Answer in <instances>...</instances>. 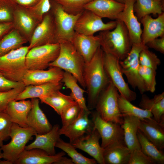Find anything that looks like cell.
Listing matches in <instances>:
<instances>
[{
    "mask_svg": "<svg viewBox=\"0 0 164 164\" xmlns=\"http://www.w3.org/2000/svg\"><path fill=\"white\" fill-rule=\"evenodd\" d=\"M104 56L100 46L91 60L85 64L83 77L89 110L95 108L101 93L110 83L104 67Z\"/></svg>",
    "mask_w": 164,
    "mask_h": 164,
    "instance_id": "cell-1",
    "label": "cell"
},
{
    "mask_svg": "<svg viewBox=\"0 0 164 164\" xmlns=\"http://www.w3.org/2000/svg\"><path fill=\"white\" fill-rule=\"evenodd\" d=\"M116 20V26L113 30L101 31L98 36L100 47L104 52L122 60L128 54L132 44L124 24L121 20Z\"/></svg>",
    "mask_w": 164,
    "mask_h": 164,
    "instance_id": "cell-2",
    "label": "cell"
},
{
    "mask_svg": "<svg viewBox=\"0 0 164 164\" xmlns=\"http://www.w3.org/2000/svg\"><path fill=\"white\" fill-rule=\"evenodd\" d=\"M59 43L60 49L58 56L49 64V67H56L70 73L85 89L83 73L85 62L84 59L71 42L65 41Z\"/></svg>",
    "mask_w": 164,
    "mask_h": 164,
    "instance_id": "cell-3",
    "label": "cell"
},
{
    "mask_svg": "<svg viewBox=\"0 0 164 164\" xmlns=\"http://www.w3.org/2000/svg\"><path fill=\"white\" fill-rule=\"evenodd\" d=\"M28 46H22L0 56V73L8 80L22 82L28 70L26 63Z\"/></svg>",
    "mask_w": 164,
    "mask_h": 164,
    "instance_id": "cell-4",
    "label": "cell"
},
{
    "mask_svg": "<svg viewBox=\"0 0 164 164\" xmlns=\"http://www.w3.org/2000/svg\"><path fill=\"white\" fill-rule=\"evenodd\" d=\"M119 95L117 88L110 82L101 93L95 108L104 120L121 125L123 123L124 119L118 106Z\"/></svg>",
    "mask_w": 164,
    "mask_h": 164,
    "instance_id": "cell-5",
    "label": "cell"
},
{
    "mask_svg": "<svg viewBox=\"0 0 164 164\" xmlns=\"http://www.w3.org/2000/svg\"><path fill=\"white\" fill-rule=\"evenodd\" d=\"M36 134V131L31 127H22L13 123L9 134L11 140L9 143L3 145L1 147L2 158L14 164L25 149L27 143Z\"/></svg>",
    "mask_w": 164,
    "mask_h": 164,
    "instance_id": "cell-6",
    "label": "cell"
},
{
    "mask_svg": "<svg viewBox=\"0 0 164 164\" xmlns=\"http://www.w3.org/2000/svg\"><path fill=\"white\" fill-rule=\"evenodd\" d=\"M50 11L55 25L56 43L65 41L71 42L75 33V24L81 13L75 15L69 14L58 3L52 0H50Z\"/></svg>",
    "mask_w": 164,
    "mask_h": 164,
    "instance_id": "cell-7",
    "label": "cell"
},
{
    "mask_svg": "<svg viewBox=\"0 0 164 164\" xmlns=\"http://www.w3.org/2000/svg\"><path fill=\"white\" fill-rule=\"evenodd\" d=\"M145 45L142 43L133 44L127 57L120 60L122 71L128 83L133 89L137 88L142 94L147 91L139 73V56Z\"/></svg>",
    "mask_w": 164,
    "mask_h": 164,
    "instance_id": "cell-8",
    "label": "cell"
},
{
    "mask_svg": "<svg viewBox=\"0 0 164 164\" xmlns=\"http://www.w3.org/2000/svg\"><path fill=\"white\" fill-rule=\"evenodd\" d=\"M59 43L48 44L30 49L26 58L28 70H44L57 58L60 51Z\"/></svg>",
    "mask_w": 164,
    "mask_h": 164,
    "instance_id": "cell-9",
    "label": "cell"
},
{
    "mask_svg": "<svg viewBox=\"0 0 164 164\" xmlns=\"http://www.w3.org/2000/svg\"><path fill=\"white\" fill-rule=\"evenodd\" d=\"M104 67L110 82L117 88L120 95L130 102L135 101L136 94L125 80L120 60L112 55L104 53Z\"/></svg>",
    "mask_w": 164,
    "mask_h": 164,
    "instance_id": "cell-10",
    "label": "cell"
},
{
    "mask_svg": "<svg viewBox=\"0 0 164 164\" xmlns=\"http://www.w3.org/2000/svg\"><path fill=\"white\" fill-rule=\"evenodd\" d=\"M91 114L94 128L100 135L101 139V145L103 149L116 142L125 143L124 131L120 125L104 120L96 111Z\"/></svg>",
    "mask_w": 164,
    "mask_h": 164,
    "instance_id": "cell-11",
    "label": "cell"
},
{
    "mask_svg": "<svg viewBox=\"0 0 164 164\" xmlns=\"http://www.w3.org/2000/svg\"><path fill=\"white\" fill-rule=\"evenodd\" d=\"M116 20L105 23L102 18L94 12L85 9L77 19L74 30L78 33L92 36L98 31L111 30L116 27Z\"/></svg>",
    "mask_w": 164,
    "mask_h": 164,
    "instance_id": "cell-12",
    "label": "cell"
},
{
    "mask_svg": "<svg viewBox=\"0 0 164 164\" xmlns=\"http://www.w3.org/2000/svg\"><path fill=\"white\" fill-rule=\"evenodd\" d=\"M29 42V50L38 46L56 43L55 25L50 10L43 15L42 20L35 29Z\"/></svg>",
    "mask_w": 164,
    "mask_h": 164,
    "instance_id": "cell-13",
    "label": "cell"
},
{
    "mask_svg": "<svg viewBox=\"0 0 164 164\" xmlns=\"http://www.w3.org/2000/svg\"><path fill=\"white\" fill-rule=\"evenodd\" d=\"M90 110L81 109L77 118L73 122L59 130L60 135H64L72 143L76 140L91 132L94 128L92 120L90 119Z\"/></svg>",
    "mask_w": 164,
    "mask_h": 164,
    "instance_id": "cell-14",
    "label": "cell"
},
{
    "mask_svg": "<svg viewBox=\"0 0 164 164\" xmlns=\"http://www.w3.org/2000/svg\"><path fill=\"white\" fill-rule=\"evenodd\" d=\"M39 21L28 9L18 5L15 7L12 23L14 28L29 42Z\"/></svg>",
    "mask_w": 164,
    "mask_h": 164,
    "instance_id": "cell-15",
    "label": "cell"
},
{
    "mask_svg": "<svg viewBox=\"0 0 164 164\" xmlns=\"http://www.w3.org/2000/svg\"><path fill=\"white\" fill-rule=\"evenodd\" d=\"M100 138L99 132L94 128L91 132L72 144L76 149H80L88 153L97 163L105 164L103 155L104 149L99 143Z\"/></svg>",
    "mask_w": 164,
    "mask_h": 164,
    "instance_id": "cell-16",
    "label": "cell"
},
{
    "mask_svg": "<svg viewBox=\"0 0 164 164\" xmlns=\"http://www.w3.org/2000/svg\"><path fill=\"white\" fill-rule=\"evenodd\" d=\"M135 2V0H125L124 9L118 14L116 19L122 21L126 26L132 45L142 43V32L141 23L134 14Z\"/></svg>",
    "mask_w": 164,
    "mask_h": 164,
    "instance_id": "cell-17",
    "label": "cell"
},
{
    "mask_svg": "<svg viewBox=\"0 0 164 164\" xmlns=\"http://www.w3.org/2000/svg\"><path fill=\"white\" fill-rule=\"evenodd\" d=\"M164 117L159 122L152 117L140 120L138 129L158 149H164Z\"/></svg>",
    "mask_w": 164,
    "mask_h": 164,
    "instance_id": "cell-18",
    "label": "cell"
},
{
    "mask_svg": "<svg viewBox=\"0 0 164 164\" xmlns=\"http://www.w3.org/2000/svg\"><path fill=\"white\" fill-rule=\"evenodd\" d=\"M63 73L61 69L55 67H50L47 70H28L23 77L22 82L27 86L60 82Z\"/></svg>",
    "mask_w": 164,
    "mask_h": 164,
    "instance_id": "cell-19",
    "label": "cell"
},
{
    "mask_svg": "<svg viewBox=\"0 0 164 164\" xmlns=\"http://www.w3.org/2000/svg\"><path fill=\"white\" fill-rule=\"evenodd\" d=\"M124 6V4L115 0H92L86 4L84 8L101 18H106L116 20Z\"/></svg>",
    "mask_w": 164,
    "mask_h": 164,
    "instance_id": "cell-20",
    "label": "cell"
},
{
    "mask_svg": "<svg viewBox=\"0 0 164 164\" xmlns=\"http://www.w3.org/2000/svg\"><path fill=\"white\" fill-rule=\"evenodd\" d=\"M65 155L63 151L50 155L40 149H25L14 164H56Z\"/></svg>",
    "mask_w": 164,
    "mask_h": 164,
    "instance_id": "cell-21",
    "label": "cell"
},
{
    "mask_svg": "<svg viewBox=\"0 0 164 164\" xmlns=\"http://www.w3.org/2000/svg\"><path fill=\"white\" fill-rule=\"evenodd\" d=\"M71 42L85 63L91 60L100 46L98 35H87L76 32Z\"/></svg>",
    "mask_w": 164,
    "mask_h": 164,
    "instance_id": "cell-22",
    "label": "cell"
},
{
    "mask_svg": "<svg viewBox=\"0 0 164 164\" xmlns=\"http://www.w3.org/2000/svg\"><path fill=\"white\" fill-rule=\"evenodd\" d=\"M158 15L155 19L146 15L140 20L143 27L141 40L144 45L155 38L164 36V12Z\"/></svg>",
    "mask_w": 164,
    "mask_h": 164,
    "instance_id": "cell-23",
    "label": "cell"
},
{
    "mask_svg": "<svg viewBox=\"0 0 164 164\" xmlns=\"http://www.w3.org/2000/svg\"><path fill=\"white\" fill-rule=\"evenodd\" d=\"M60 128L59 125L56 124L53 126L50 131L46 133L36 134L35 140L26 146L25 149H38L44 150L50 155H55L56 144L60 135L59 132Z\"/></svg>",
    "mask_w": 164,
    "mask_h": 164,
    "instance_id": "cell-24",
    "label": "cell"
},
{
    "mask_svg": "<svg viewBox=\"0 0 164 164\" xmlns=\"http://www.w3.org/2000/svg\"><path fill=\"white\" fill-rule=\"evenodd\" d=\"M32 107L27 117L28 127L34 129L37 133L42 134L51 130L53 126L39 106V99L31 98Z\"/></svg>",
    "mask_w": 164,
    "mask_h": 164,
    "instance_id": "cell-25",
    "label": "cell"
},
{
    "mask_svg": "<svg viewBox=\"0 0 164 164\" xmlns=\"http://www.w3.org/2000/svg\"><path fill=\"white\" fill-rule=\"evenodd\" d=\"M19 101H10L4 111L9 115L13 123L22 127H28L27 119L32 107V102L25 99Z\"/></svg>",
    "mask_w": 164,
    "mask_h": 164,
    "instance_id": "cell-26",
    "label": "cell"
},
{
    "mask_svg": "<svg viewBox=\"0 0 164 164\" xmlns=\"http://www.w3.org/2000/svg\"><path fill=\"white\" fill-rule=\"evenodd\" d=\"M131 152L125 143L116 142L104 149L105 164H128Z\"/></svg>",
    "mask_w": 164,
    "mask_h": 164,
    "instance_id": "cell-27",
    "label": "cell"
},
{
    "mask_svg": "<svg viewBox=\"0 0 164 164\" xmlns=\"http://www.w3.org/2000/svg\"><path fill=\"white\" fill-rule=\"evenodd\" d=\"M61 82H49L37 85L26 86L24 90L15 99L16 101L28 98H39L46 96L62 87Z\"/></svg>",
    "mask_w": 164,
    "mask_h": 164,
    "instance_id": "cell-28",
    "label": "cell"
},
{
    "mask_svg": "<svg viewBox=\"0 0 164 164\" xmlns=\"http://www.w3.org/2000/svg\"><path fill=\"white\" fill-rule=\"evenodd\" d=\"M122 115L123 123L121 126L124 131L126 145L131 152L135 149L141 150L137 134L140 119L133 116Z\"/></svg>",
    "mask_w": 164,
    "mask_h": 164,
    "instance_id": "cell-29",
    "label": "cell"
},
{
    "mask_svg": "<svg viewBox=\"0 0 164 164\" xmlns=\"http://www.w3.org/2000/svg\"><path fill=\"white\" fill-rule=\"evenodd\" d=\"M164 0H135L134 12L138 19L140 20L146 15H156L164 12Z\"/></svg>",
    "mask_w": 164,
    "mask_h": 164,
    "instance_id": "cell-30",
    "label": "cell"
},
{
    "mask_svg": "<svg viewBox=\"0 0 164 164\" xmlns=\"http://www.w3.org/2000/svg\"><path fill=\"white\" fill-rule=\"evenodd\" d=\"M139 106L141 108L149 110L153 118L159 122L162 117L164 116V92L155 95L152 98L142 94Z\"/></svg>",
    "mask_w": 164,
    "mask_h": 164,
    "instance_id": "cell-31",
    "label": "cell"
},
{
    "mask_svg": "<svg viewBox=\"0 0 164 164\" xmlns=\"http://www.w3.org/2000/svg\"><path fill=\"white\" fill-rule=\"evenodd\" d=\"M61 82L71 91L70 96L79 105L81 109L89 110L86 104L84 94L86 91L82 88L77 84V79L70 73L64 72Z\"/></svg>",
    "mask_w": 164,
    "mask_h": 164,
    "instance_id": "cell-32",
    "label": "cell"
},
{
    "mask_svg": "<svg viewBox=\"0 0 164 164\" xmlns=\"http://www.w3.org/2000/svg\"><path fill=\"white\" fill-rule=\"evenodd\" d=\"M28 42L17 30L13 29L0 39V56L21 47Z\"/></svg>",
    "mask_w": 164,
    "mask_h": 164,
    "instance_id": "cell-33",
    "label": "cell"
},
{
    "mask_svg": "<svg viewBox=\"0 0 164 164\" xmlns=\"http://www.w3.org/2000/svg\"><path fill=\"white\" fill-rule=\"evenodd\" d=\"M42 103L52 108L60 115L62 111L68 106L77 103L70 95H65L60 90L54 91L48 96L39 98Z\"/></svg>",
    "mask_w": 164,
    "mask_h": 164,
    "instance_id": "cell-34",
    "label": "cell"
},
{
    "mask_svg": "<svg viewBox=\"0 0 164 164\" xmlns=\"http://www.w3.org/2000/svg\"><path fill=\"white\" fill-rule=\"evenodd\" d=\"M137 134L141 151L155 161L157 164H164V153L163 151L158 149L139 129Z\"/></svg>",
    "mask_w": 164,
    "mask_h": 164,
    "instance_id": "cell-35",
    "label": "cell"
},
{
    "mask_svg": "<svg viewBox=\"0 0 164 164\" xmlns=\"http://www.w3.org/2000/svg\"><path fill=\"white\" fill-rule=\"evenodd\" d=\"M118 104L119 111L122 115L136 117L140 120L153 117L149 110L134 106L120 95L118 97Z\"/></svg>",
    "mask_w": 164,
    "mask_h": 164,
    "instance_id": "cell-36",
    "label": "cell"
},
{
    "mask_svg": "<svg viewBox=\"0 0 164 164\" xmlns=\"http://www.w3.org/2000/svg\"><path fill=\"white\" fill-rule=\"evenodd\" d=\"M67 154L75 164H96V161L94 159L87 158L76 149V148L72 143L64 142L60 138L58 139L55 145Z\"/></svg>",
    "mask_w": 164,
    "mask_h": 164,
    "instance_id": "cell-37",
    "label": "cell"
},
{
    "mask_svg": "<svg viewBox=\"0 0 164 164\" xmlns=\"http://www.w3.org/2000/svg\"><path fill=\"white\" fill-rule=\"evenodd\" d=\"M59 4L67 13L73 15L81 13L85 5L92 0H52Z\"/></svg>",
    "mask_w": 164,
    "mask_h": 164,
    "instance_id": "cell-38",
    "label": "cell"
},
{
    "mask_svg": "<svg viewBox=\"0 0 164 164\" xmlns=\"http://www.w3.org/2000/svg\"><path fill=\"white\" fill-rule=\"evenodd\" d=\"M139 61L140 65L156 70L161 63L160 60L157 56L150 51L146 45L140 52Z\"/></svg>",
    "mask_w": 164,
    "mask_h": 164,
    "instance_id": "cell-39",
    "label": "cell"
},
{
    "mask_svg": "<svg viewBox=\"0 0 164 164\" xmlns=\"http://www.w3.org/2000/svg\"><path fill=\"white\" fill-rule=\"evenodd\" d=\"M139 71L147 91L154 93L156 84V70L140 65Z\"/></svg>",
    "mask_w": 164,
    "mask_h": 164,
    "instance_id": "cell-40",
    "label": "cell"
},
{
    "mask_svg": "<svg viewBox=\"0 0 164 164\" xmlns=\"http://www.w3.org/2000/svg\"><path fill=\"white\" fill-rule=\"evenodd\" d=\"M16 6L10 0H0V22H12Z\"/></svg>",
    "mask_w": 164,
    "mask_h": 164,
    "instance_id": "cell-41",
    "label": "cell"
},
{
    "mask_svg": "<svg viewBox=\"0 0 164 164\" xmlns=\"http://www.w3.org/2000/svg\"><path fill=\"white\" fill-rule=\"evenodd\" d=\"M81 110L77 103L71 105L63 110L60 115L62 127H66L74 121L78 116Z\"/></svg>",
    "mask_w": 164,
    "mask_h": 164,
    "instance_id": "cell-42",
    "label": "cell"
},
{
    "mask_svg": "<svg viewBox=\"0 0 164 164\" xmlns=\"http://www.w3.org/2000/svg\"><path fill=\"white\" fill-rule=\"evenodd\" d=\"M24 84L5 92H0V111H4L9 102L15 100L25 89Z\"/></svg>",
    "mask_w": 164,
    "mask_h": 164,
    "instance_id": "cell-43",
    "label": "cell"
},
{
    "mask_svg": "<svg viewBox=\"0 0 164 164\" xmlns=\"http://www.w3.org/2000/svg\"><path fill=\"white\" fill-rule=\"evenodd\" d=\"M12 123L7 113L4 111H0V138L3 141L9 137Z\"/></svg>",
    "mask_w": 164,
    "mask_h": 164,
    "instance_id": "cell-44",
    "label": "cell"
},
{
    "mask_svg": "<svg viewBox=\"0 0 164 164\" xmlns=\"http://www.w3.org/2000/svg\"><path fill=\"white\" fill-rule=\"evenodd\" d=\"M51 6L50 0H40L34 7L28 9L34 16L41 22L43 15L50 10Z\"/></svg>",
    "mask_w": 164,
    "mask_h": 164,
    "instance_id": "cell-45",
    "label": "cell"
},
{
    "mask_svg": "<svg viewBox=\"0 0 164 164\" xmlns=\"http://www.w3.org/2000/svg\"><path fill=\"white\" fill-rule=\"evenodd\" d=\"M154 160L145 154L140 150L135 149L131 152L128 164H156Z\"/></svg>",
    "mask_w": 164,
    "mask_h": 164,
    "instance_id": "cell-46",
    "label": "cell"
},
{
    "mask_svg": "<svg viewBox=\"0 0 164 164\" xmlns=\"http://www.w3.org/2000/svg\"><path fill=\"white\" fill-rule=\"evenodd\" d=\"M24 84L22 82L10 80L0 73V92H5Z\"/></svg>",
    "mask_w": 164,
    "mask_h": 164,
    "instance_id": "cell-47",
    "label": "cell"
},
{
    "mask_svg": "<svg viewBox=\"0 0 164 164\" xmlns=\"http://www.w3.org/2000/svg\"><path fill=\"white\" fill-rule=\"evenodd\" d=\"M145 45L149 48H152L162 54H164V36L152 40L148 42Z\"/></svg>",
    "mask_w": 164,
    "mask_h": 164,
    "instance_id": "cell-48",
    "label": "cell"
},
{
    "mask_svg": "<svg viewBox=\"0 0 164 164\" xmlns=\"http://www.w3.org/2000/svg\"><path fill=\"white\" fill-rule=\"evenodd\" d=\"M13 3L27 9L31 8L35 6L40 0H10Z\"/></svg>",
    "mask_w": 164,
    "mask_h": 164,
    "instance_id": "cell-49",
    "label": "cell"
},
{
    "mask_svg": "<svg viewBox=\"0 0 164 164\" xmlns=\"http://www.w3.org/2000/svg\"><path fill=\"white\" fill-rule=\"evenodd\" d=\"M13 28L12 22H0V39Z\"/></svg>",
    "mask_w": 164,
    "mask_h": 164,
    "instance_id": "cell-50",
    "label": "cell"
},
{
    "mask_svg": "<svg viewBox=\"0 0 164 164\" xmlns=\"http://www.w3.org/2000/svg\"><path fill=\"white\" fill-rule=\"evenodd\" d=\"M71 158H68L63 156L56 164H73Z\"/></svg>",
    "mask_w": 164,
    "mask_h": 164,
    "instance_id": "cell-51",
    "label": "cell"
},
{
    "mask_svg": "<svg viewBox=\"0 0 164 164\" xmlns=\"http://www.w3.org/2000/svg\"><path fill=\"white\" fill-rule=\"evenodd\" d=\"M12 162L11 161L7 160L4 159L3 160H2L0 159V164H13Z\"/></svg>",
    "mask_w": 164,
    "mask_h": 164,
    "instance_id": "cell-52",
    "label": "cell"
},
{
    "mask_svg": "<svg viewBox=\"0 0 164 164\" xmlns=\"http://www.w3.org/2000/svg\"><path fill=\"white\" fill-rule=\"evenodd\" d=\"M2 151L1 147H0V159L2 158Z\"/></svg>",
    "mask_w": 164,
    "mask_h": 164,
    "instance_id": "cell-53",
    "label": "cell"
},
{
    "mask_svg": "<svg viewBox=\"0 0 164 164\" xmlns=\"http://www.w3.org/2000/svg\"><path fill=\"white\" fill-rule=\"evenodd\" d=\"M115 0L119 2L124 3H124L125 2V0Z\"/></svg>",
    "mask_w": 164,
    "mask_h": 164,
    "instance_id": "cell-54",
    "label": "cell"
},
{
    "mask_svg": "<svg viewBox=\"0 0 164 164\" xmlns=\"http://www.w3.org/2000/svg\"><path fill=\"white\" fill-rule=\"evenodd\" d=\"M3 145V141L0 138V147H1Z\"/></svg>",
    "mask_w": 164,
    "mask_h": 164,
    "instance_id": "cell-55",
    "label": "cell"
}]
</instances>
